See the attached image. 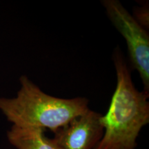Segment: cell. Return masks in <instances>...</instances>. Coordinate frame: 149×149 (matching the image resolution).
Wrapping results in <instances>:
<instances>
[{
  "label": "cell",
  "instance_id": "5",
  "mask_svg": "<svg viewBox=\"0 0 149 149\" xmlns=\"http://www.w3.org/2000/svg\"><path fill=\"white\" fill-rule=\"evenodd\" d=\"M9 142L17 149H62L53 139L44 134V130L12 126L7 133Z\"/></svg>",
  "mask_w": 149,
  "mask_h": 149
},
{
  "label": "cell",
  "instance_id": "2",
  "mask_svg": "<svg viewBox=\"0 0 149 149\" xmlns=\"http://www.w3.org/2000/svg\"><path fill=\"white\" fill-rule=\"evenodd\" d=\"M13 98L0 97V111L13 126L54 132L89 109L85 97L61 99L44 93L26 76Z\"/></svg>",
  "mask_w": 149,
  "mask_h": 149
},
{
  "label": "cell",
  "instance_id": "3",
  "mask_svg": "<svg viewBox=\"0 0 149 149\" xmlns=\"http://www.w3.org/2000/svg\"><path fill=\"white\" fill-rule=\"evenodd\" d=\"M102 4L113 26L125 39L132 66L138 71L149 93V36L142 26L117 0H104Z\"/></svg>",
  "mask_w": 149,
  "mask_h": 149
},
{
  "label": "cell",
  "instance_id": "1",
  "mask_svg": "<svg viewBox=\"0 0 149 149\" xmlns=\"http://www.w3.org/2000/svg\"><path fill=\"white\" fill-rule=\"evenodd\" d=\"M113 61L116 88L107 113L101 117L103 136L93 149H135L139 132L149 122L148 93L134 86L119 48L114 52Z\"/></svg>",
  "mask_w": 149,
  "mask_h": 149
},
{
  "label": "cell",
  "instance_id": "6",
  "mask_svg": "<svg viewBox=\"0 0 149 149\" xmlns=\"http://www.w3.org/2000/svg\"><path fill=\"white\" fill-rule=\"evenodd\" d=\"M133 17L143 27H148V8L144 6L137 8L134 13Z\"/></svg>",
  "mask_w": 149,
  "mask_h": 149
},
{
  "label": "cell",
  "instance_id": "4",
  "mask_svg": "<svg viewBox=\"0 0 149 149\" xmlns=\"http://www.w3.org/2000/svg\"><path fill=\"white\" fill-rule=\"evenodd\" d=\"M101 117L88 109L55 130L53 139L62 149H93L104 134Z\"/></svg>",
  "mask_w": 149,
  "mask_h": 149
}]
</instances>
